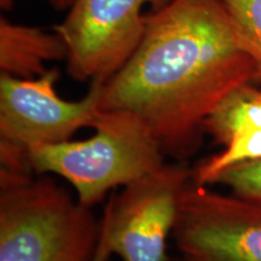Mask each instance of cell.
<instances>
[{"label":"cell","instance_id":"6da1fadb","mask_svg":"<svg viewBox=\"0 0 261 261\" xmlns=\"http://www.w3.org/2000/svg\"><path fill=\"white\" fill-rule=\"evenodd\" d=\"M254 79L255 64L220 0H173L146 16L135 52L104 81L99 110L132 114L165 156L188 162L205 120Z\"/></svg>","mask_w":261,"mask_h":261},{"label":"cell","instance_id":"7a4b0ae2","mask_svg":"<svg viewBox=\"0 0 261 261\" xmlns=\"http://www.w3.org/2000/svg\"><path fill=\"white\" fill-rule=\"evenodd\" d=\"M100 232L92 208L54 179L0 175V261H91Z\"/></svg>","mask_w":261,"mask_h":261},{"label":"cell","instance_id":"3957f363","mask_svg":"<svg viewBox=\"0 0 261 261\" xmlns=\"http://www.w3.org/2000/svg\"><path fill=\"white\" fill-rule=\"evenodd\" d=\"M93 128L89 139L34 150L29 156L32 171L64 178L77 201L92 208L112 189L126 187L166 163L158 140L132 114L99 110Z\"/></svg>","mask_w":261,"mask_h":261},{"label":"cell","instance_id":"277c9868","mask_svg":"<svg viewBox=\"0 0 261 261\" xmlns=\"http://www.w3.org/2000/svg\"><path fill=\"white\" fill-rule=\"evenodd\" d=\"M57 68L31 79L0 73V174L32 171L29 156L42 146L70 140L83 127H93L104 81L90 83L80 100L58 96Z\"/></svg>","mask_w":261,"mask_h":261},{"label":"cell","instance_id":"5b68a950","mask_svg":"<svg viewBox=\"0 0 261 261\" xmlns=\"http://www.w3.org/2000/svg\"><path fill=\"white\" fill-rule=\"evenodd\" d=\"M190 179L188 162H166L112 195L100 220L112 254L122 261H169L167 240Z\"/></svg>","mask_w":261,"mask_h":261},{"label":"cell","instance_id":"8992f818","mask_svg":"<svg viewBox=\"0 0 261 261\" xmlns=\"http://www.w3.org/2000/svg\"><path fill=\"white\" fill-rule=\"evenodd\" d=\"M173 0H75L54 31L68 48L67 69L76 81H106L135 52L146 16Z\"/></svg>","mask_w":261,"mask_h":261},{"label":"cell","instance_id":"52a82bcc","mask_svg":"<svg viewBox=\"0 0 261 261\" xmlns=\"http://www.w3.org/2000/svg\"><path fill=\"white\" fill-rule=\"evenodd\" d=\"M172 234L184 261H261V205L190 179Z\"/></svg>","mask_w":261,"mask_h":261},{"label":"cell","instance_id":"ba28073f","mask_svg":"<svg viewBox=\"0 0 261 261\" xmlns=\"http://www.w3.org/2000/svg\"><path fill=\"white\" fill-rule=\"evenodd\" d=\"M67 45L55 31L0 17V73L31 79L44 74L48 62L67 61Z\"/></svg>","mask_w":261,"mask_h":261},{"label":"cell","instance_id":"9c48e42d","mask_svg":"<svg viewBox=\"0 0 261 261\" xmlns=\"http://www.w3.org/2000/svg\"><path fill=\"white\" fill-rule=\"evenodd\" d=\"M203 129L223 146L241 130L261 129V85L249 83L231 92L205 120Z\"/></svg>","mask_w":261,"mask_h":261},{"label":"cell","instance_id":"30bf717a","mask_svg":"<svg viewBox=\"0 0 261 261\" xmlns=\"http://www.w3.org/2000/svg\"><path fill=\"white\" fill-rule=\"evenodd\" d=\"M261 160V129H244L234 135L218 154L191 168L192 181L198 185L215 184L221 173L243 163Z\"/></svg>","mask_w":261,"mask_h":261},{"label":"cell","instance_id":"8fae6325","mask_svg":"<svg viewBox=\"0 0 261 261\" xmlns=\"http://www.w3.org/2000/svg\"><path fill=\"white\" fill-rule=\"evenodd\" d=\"M241 44L255 64L254 84L261 85V0H220Z\"/></svg>","mask_w":261,"mask_h":261},{"label":"cell","instance_id":"7c38bea8","mask_svg":"<svg viewBox=\"0 0 261 261\" xmlns=\"http://www.w3.org/2000/svg\"><path fill=\"white\" fill-rule=\"evenodd\" d=\"M215 184L224 185L231 194L261 205V160L228 168Z\"/></svg>","mask_w":261,"mask_h":261},{"label":"cell","instance_id":"4fadbf2b","mask_svg":"<svg viewBox=\"0 0 261 261\" xmlns=\"http://www.w3.org/2000/svg\"><path fill=\"white\" fill-rule=\"evenodd\" d=\"M110 255H112V252H110L109 246H108L106 231H104V228L102 227L99 243H98L97 250H96V253H94V256L92 257V260L91 261H108L109 260Z\"/></svg>","mask_w":261,"mask_h":261},{"label":"cell","instance_id":"5bb4252c","mask_svg":"<svg viewBox=\"0 0 261 261\" xmlns=\"http://www.w3.org/2000/svg\"><path fill=\"white\" fill-rule=\"evenodd\" d=\"M46 2L56 11H68L73 6L75 0H46Z\"/></svg>","mask_w":261,"mask_h":261},{"label":"cell","instance_id":"9a60e30c","mask_svg":"<svg viewBox=\"0 0 261 261\" xmlns=\"http://www.w3.org/2000/svg\"><path fill=\"white\" fill-rule=\"evenodd\" d=\"M15 4V0H0V6L3 11H10Z\"/></svg>","mask_w":261,"mask_h":261}]
</instances>
